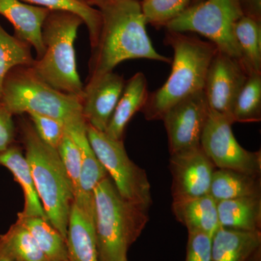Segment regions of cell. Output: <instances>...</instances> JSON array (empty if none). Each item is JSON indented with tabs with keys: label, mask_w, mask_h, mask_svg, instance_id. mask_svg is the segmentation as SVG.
I'll return each mask as SVG.
<instances>
[{
	"label": "cell",
	"mask_w": 261,
	"mask_h": 261,
	"mask_svg": "<svg viewBox=\"0 0 261 261\" xmlns=\"http://www.w3.org/2000/svg\"><path fill=\"white\" fill-rule=\"evenodd\" d=\"M125 84L123 77L113 71L89 79L82 101V113L87 124L106 132Z\"/></svg>",
	"instance_id": "obj_13"
},
{
	"label": "cell",
	"mask_w": 261,
	"mask_h": 261,
	"mask_svg": "<svg viewBox=\"0 0 261 261\" xmlns=\"http://www.w3.org/2000/svg\"><path fill=\"white\" fill-rule=\"evenodd\" d=\"M87 135L91 147L120 195L149 210L152 201L148 176L143 168L129 159L123 140H113L88 124Z\"/></svg>",
	"instance_id": "obj_8"
},
{
	"label": "cell",
	"mask_w": 261,
	"mask_h": 261,
	"mask_svg": "<svg viewBox=\"0 0 261 261\" xmlns=\"http://www.w3.org/2000/svg\"><path fill=\"white\" fill-rule=\"evenodd\" d=\"M68 261H99L94 220L73 202L67 229Z\"/></svg>",
	"instance_id": "obj_18"
},
{
	"label": "cell",
	"mask_w": 261,
	"mask_h": 261,
	"mask_svg": "<svg viewBox=\"0 0 261 261\" xmlns=\"http://www.w3.org/2000/svg\"><path fill=\"white\" fill-rule=\"evenodd\" d=\"M0 261H10L8 260V258H7L6 257H5L4 255H2V254H0Z\"/></svg>",
	"instance_id": "obj_36"
},
{
	"label": "cell",
	"mask_w": 261,
	"mask_h": 261,
	"mask_svg": "<svg viewBox=\"0 0 261 261\" xmlns=\"http://www.w3.org/2000/svg\"><path fill=\"white\" fill-rule=\"evenodd\" d=\"M99 261H128V252L149 222L148 210L123 198L109 176L94 191Z\"/></svg>",
	"instance_id": "obj_3"
},
{
	"label": "cell",
	"mask_w": 261,
	"mask_h": 261,
	"mask_svg": "<svg viewBox=\"0 0 261 261\" xmlns=\"http://www.w3.org/2000/svg\"><path fill=\"white\" fill-rule=\"evenodd\" d=\"M226 117L211 110L201 137L200 145L216 168L261 176V152L245 149L233 136Z\"/></svg>",
	"instance_id": "obj_9"
},
{
	"label": "cell",
	"mask_w": 261,
	"mask_h": 261,
	"mask_svg": "<svg viewBox=\"0 0 261 261\" xmlns=\"http://www.w3.org/2000/svg\"><path fill=\"white\" fill-rule=\"evenodd\" d=\"M246 261H261V246L252 252Z\"/></svg>",
	"instance_id": "obj_34"
},
{
	"label": "cell",
	"mask_w": 261,
	"mask_h": 261,
	"mask_svg": "<svg viewBox=\"0 0 261 261\" xmlns=\"http://www.w3.org/2000/svg\"><path fill=\"white\" fill-rule=\"evenodd\" d=\"M204 1V0H195L196 3H200V2Z\"/></svg>",
	"instance_id": "obj_37"
},
{
	"label": "cell",
	"mask_w": 261,
	"mask_h": 261,
	"mask_svg": "<svg viewBox=\"0 0 261 261\" xmlns=\"http://www.w3.org/2000/svg\"><path fill=\"white\" fill-rule=\"evenodd\" d=\"M172 212L187 231H199L213 237L221 226L217 202L210 195L176 201L171 204Z\"/></svg>",
	"instance_id": "obj_19"
},
{
	"label": "cell",
	"mask_w": 261,
	"mask_h": 261,
	"mask_svg": "<svg viewBox=\"0 0 261 261\" xmlns=\"http://www.w3.org/2000/svg\"><path fill=\"white\" fill-rule=\"evenodd\" d=\"M247 77L240 60L219 50L207 69L203 91L209 107L232 124L235 102Z\"/></svg>",
	"instance_id": "obj_11"
},
{
	"label": "cell",
	"mask_w": 261,
	"mask_h": 261,
	"mask_svg": "<svg viewBox=\"0 0 261 261\" xmlns=\"http://www.w3.org/2000/svg\"><path fill=\"white\" fill-rule=\"evenodd\" d=\"M34 62L30 46L10 35L0 24V97L8 73L17 67L32 66Z\"/></svg>",
	"instance_id": "obj_27"
},
{
	"label": "cell",
	"mask_w": 261,
	"mask_h": 261,
	"mask_svg": "<svg viewBox=\"0 0 261 261\" xmlns=\"http://www.w3.org/2000/svg\"><path fill=\"white\" fill-rule=\"evenodd\" d=\"M217 210L221 227L261 231V196L220 201Z\"/></svg>",
	"instance_id": "obj_21"
},
{
	"label": "cell",
	"mask_w": 261,
	"mask_h": 261,
	"mask_svg": "<svg viewBox=\"0 0 261 261\" xmlns=\"http://www.w3.org/2000/svg\"><path fill=\"white\" fill-rule=\"evenodd\" d=\"M212 237L199 231H188L185 261H212Z\"/></svg>",
	"instance_id": "obj_32"
},
{
	"label": "cell",
	"mask_w": 261,
	"mask_h": 261,
	"mask_svg": "<svg viewBox=\"0 0 261 261\" xmlns=\"http://www.w3.org/2000/svg\"><path fill=\"white\" fill-rule=\"evenodd\" d=\"M0 254L10 261H49L27 228L18 221L0 235Z\"/></svg>",
	"instance_id": "obj_24"
},
{
	"label": "cell",
	"mask_w": 261,
	"mask_h": 261,
	"mask_svg": "<svg viewBox=\"0 0 261 261\" xmlns=\"http://www.w3.org/2000/svg\"><path fill=\"white\" fill-rule=\"evenodd\" d=\"M57 151L69 178L75 200L80 191L82 154L80 147L66 129Z\"/></svg>",
	"instance_id": "obj_30"
},
{
	"label": "cell",
	"mask_w": 261,
	"mask_h": 261,
	"mask_svg": "<svg viewBox=\"0 0 261 261\" xmlns=\"http://www.w3.org/2000/svg\"><path fill=\"white\" fill-rule=\"evenodd\" d=\"M0 166L9 170L23 190V209L21 212L18 213V216L41 217L49 221L38 195L28 161L21 148L14 144L10 146L9 148L0 154Z\"/></svg>",
	"instance_id": "obj_17"
},
{
	"label": "cell",
	"mask_w": 261,
	"mask_h": 261,
	"mask_svg": "<svg viewBox=\"0 0 261 261\" xmlns=\"http://www.w3.org/2000/svg\"><path fill=\"white\" fill-rule=\"evenodd\" d=\"M173 202L209 195L214 163L200 146L171 154Z\"/></svg>",
	"instance_id": "obj_12"
},
{
	"label": "cell",
	"mask_w": 261,
	"mask_h": 261,
	"mask_svg": "<svg viewBox=\"0 0 261 261\" xmlns=\"http://www.w3.org/2000/svg\"><path fill=\"white\" fill-rule=\"evenodd\" d=\"M25 156L30 166L38 195L49 223L66 240L74 196L56 149L44 143L31 122L21 126Z\"/></svg>",
	"instance_id": "obj_4"
},
{
	"label": "cell",
	"mask_w": 261,
	"mask_h": 261,
	"mask_svg": "<svg viewBox=\"0 0 261 261\" xmlns=\"http://www.w3.org/2000/svg\"><path fill=\"white\" fill-rule=\"evenodd\" d=\"M261 246V231L220 227L212 237V261H246Z\"/></svg>",
	"instance_id": "obj_20"
},
{
	"label": "cell",
	"mask_w": 261,
	"mask_h": 261,
	"mask_svg": "<svg viewBox=\"0 0 261 261\" xmlns=\"http://www.w3.org/2000/svg\"><path fill=\"white\" fill-rule=\"evenodd\" d=\"M82 19L67 12L50 11L42 27L44 54L31 68L53 88L82 101L84 86L77 69L74 44Z\"/></svg>",
	"instance_id": "obj_5"
},
{
	"label": "cell",
	"mask_w": 261,
	"mask_h": 261,
	"mask_svg": "<svg viewBox=\"0 0 261 261\" xmlns=\"http://www.w3.org/2000/svg\"><path fill=\"white\" fill-rule=\"evenodd\" d=\"M165 42L173 50L172 68L162 87L149 93L141 111L147 121L162 120L176 103L203 90L209 65L218 51L212 42L184 33L168 31Z\"/></svg>",
	"instance_id": "obj_2"
},
{
	"label": "cell",
	"mask_w": 261,
	"mask_h": 261,
	"mask_svg": "<svg viewBox=\"0 0 261 261\" xmlns=\"http://www.w3.org/2000/svg\"><path fill=\"white\" fill-rule=\"evenodd\" d=\"M243 15L240 0H204L189 7L166 27L171 32L198 33L218 50L241 61L234 27Z\"/></svg>",
	"instance_id": "obj_7"
},
{
	"label": "cell",
	"mask_w": 261,
	"mask_h": 261,
	"mask_svg": "<svg viewBox=\"0 0 261 261\" xmlns=\"http://www.w3.org/2000/svg\"><path fill=\"white\" fill-rule=\"evenodd\" d=\"M234 35L241 62L248 75L261 74V27L259 20L243 15L237 22Z\"/></svg>",
	"instance_id": "obj_23"
},
{
	"label": "cell",
	"mask_w": 261,
	"mask_h": 261,
	"mask_svg": "<svg viewBox=\"0 0 261 261\" xmlns=\"http://www.w3.org/2000/svg\"><path fill=\"white\" fill-rule=\"evenodd\" d=\"M49 10L21 0H0V15L8 19L15 29V37L37 51V58L44 54L42 27Z\"/></svg>",
	"instance_id": "obj_15"
},
{
	"label": "cell",
	"mask_w": 261,
	"mask_h": 261,
	"mask_svg": "<svg viewBox=\"0 0 261 261\" xmlns=\"http://www.w3.org/2000/svg\"><path fill=\"white\" fill-rule=\"evenodd\" d=\"M97 7L102 24L89 62V78L112 72L127 60L171 63L152 45L139 0H100Z\"/></svg>",
	"instance_id": "obj_1"
},
{
	"label": "cell",
	"mask_w": 261,
	"mask_h": 261,
	"mask_svg": "<svg viewBox=\"0 0 261 261\" xmlns=\"http://www.w3.org/2000/svg\"><path fill=\"white\" fill-rule=\"evenodd\" d=\"M210 113L203 90L185 97L168 110L162 121L167 133L170 154L200 146Z\"/></svg>",
	"instance_id": "obj_10"
},
{
	"label": "cell",
	"mask_w": 261,
	"mask_h": 261,
	"mask_svg": "<svg viewBox=\"0 0 261 261\" xmlns=\"http://www.w3.org/2000/svg\"><path fill=\"white\" fill-rule=\"evenodd\" d=\"M65 129L74 139L82 154L80 191L73 202L87 216L94 219V189L108 174L89 144L87 123L73 125Z\"/></svg>",
	"instance_id": "obj_14"
},
{
	"label": "cell",
	"mask_w": 261,
	"mask_h": 261,
	"mask_svg": "<svg viewBox=\"0 0 261 261\" xmlns=\"http://www.w3.org/2000/svg\"><path fill=\"white\" fill-rule=\"evenodd\" d=\"M13 116L0 102V154L14 144L15 126Z\"/></svg>",
	"instance_id": "obj_33"
},
{
	"label": "cell",
	"mask_w": 261,
	"mask_h": 261,
	"mask_svg": "<svg viewBox=\"0 0 261 261\" xmlns=\"http://www.w3.org/2000/svg\"><path fill=\"white\" fill-rule=\"evenodd\" d=\"M0 102L13 116L36 113L56 118L68 128L86 123L82 100L41 80L31 66L11 70L5 79Z\"/></svg>",
	"instance_id": "obj_6"
},
{
	"label": "cell",
	"mask_w": 261,
	"mask_h": 261,
	"mask_svg": "<svg viewBox=\"0 0 261 261\" xmlns=\"http://www.w3.org/2000/svg\"><path fill=\"white\" fill-rule=\"evenodd\" d=\"M16 221L27 228L48 260L68 261L66 240L49 221L18 216Z\"/></svg>",
	"instance_id": "obj_25"
},
{
	"label": "cell",
	"mask_w": 261,
	"mask_h": 261,
	"mask_svg": "<svg viewBox=\"0 0 261 261\" xmlns=\"http://www.w3.org/2000/svg\"><path fill=\"white\" fill-rule=\"evenodd\" d=\"M209 195L217 202L243 197H260V176L216 168L213 175Z\"/></svg>",
	"instance_id": "obj_22"
},
{
	"label": "cell",
	"mask_w": 261,
	"mask_h": 261,
	"mask_svg": "<svg viewBox=\"0 0 261 261\" xmlns=\"http://www.w3.org/2000/svg\"><path fill=\"white\" fill-rule=\"evenodd\" d=\"M149 93L145 74L135 73L126 82L105 133L113 140H123L127 124L135 113L145 107Z\"/></svg>",
	"instance_id": "obj_16"
},
{
	"label": "cell",
	"mask_w": 261,
	"mask_h": 261,
	"mask_svg": "<svg viewBox=\"0 0 261 261\" xmlns=\"http://www.w3.org/2000/svg\"><path fill=\"white\" fill-rule=\"evenodd\" d=\"M234 123H257L261 121V74L248 75L233 110Z\"/></svg>",
	"instance_id": "obj_28"
},
{
	"label": "cell",
	"mask_w": 261,
	"mask_h": 261,
	"mask_svg": "<svg viewBox=\"0 0 261 261\" xmlns=\"http://www.w3.org/2000/svg\"><path fill=\"white\" fill-rule=\"evenodd\" d=\"M80 1L82 2V3H86V4L91 5V6H93V5L97 6V5L99 4L100 0H80Z\"/></svg>",
	"instance_id": "obj_35"
},
{
	"label": "cell",
	"mask_w": 261,
	"mask_h": 261,
	"mask_svg": "<svg viewBox=\"0 0 261 261\" xmlns=\"http://www.w3.org/2000/svg\"><path fill=\"white\" fill-rule=\"evenodd\" d=\"M33 127L39 138L53 148H58L65 132V125L51 117L28 113Z\"/></svg>",
	"instance_id": "obj_31"
},
{
	"label": "cell",
	"mask_w": 261,
	"mask_h": 261,
	"mask_svg": "<svg viewBox=\"0 0 261 261\" xmlns=\"http://www.w3.org/2000/svg\"><path fill=\"white\" fill-rule=\"evenodd\" d=\"M29 4L42 7L49 11L67 12L82 19L88 29L92 49L96 45L100 32L102 18L99 10L80 0H21Z\"/></svg>",
	"instance_id": "obj_26"
},
{
	"label": "cell",
	"mask_w": 261,
	"mask_h": 261,
	"mask_svg": "<svg viewBox=\"0 0 261 261\" xmlns=\"http://www.w3.org/2000/svg\"><path fill=\"white\" fill-rule=\"evenodd\" d=\"M191 0H143L141 8L147 23L166 25L189 8Z\"/></svg>",
	"instance_id": "obj_29"
}]
</instances>
